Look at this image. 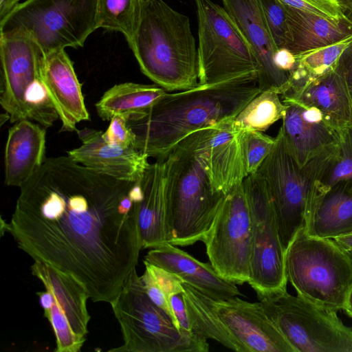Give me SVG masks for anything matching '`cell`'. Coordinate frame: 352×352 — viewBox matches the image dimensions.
I'll use <instances>...</instances> for the list:
<instances>
[{
	"label": "cell",
	"mask_w": 352,
	"mask_h": 352,
	"mask_svg": "<svg viewBox=\"0 0 352 352\" xmlns=\"http://www.w3.org/2000/svg\"><path fill=\"white\" fill-rule=\"evenodd\" d=\"M166 93L157 85L120 83L105 91L96 108L103 120H110L115 116H122L129 120L144 113Z\"/></svg>",
	"instance_id": "cell-27"
},
{
	"label": "cell",
	"mask_w": 352,
	"mask_h": 352,
	"mask_svg": "<svg viewBox=\"0 0 352 352\" xmlns=\"http://www.w3.org/2000/svg\"><path fill=\"white\" fill-rule=\"evenodd\" d=\"M195 4L199 84L258 78L256 56L226 9L212 0H195Z\"/></svg>",
	"instance_id": "cell-10"
},
{
	"label": "cell",
	"mask_w": 352,
	"mask_h": 352,
	"mask_svg": "<svg viewBox=\"0 0 352 352\" xmlns=\"http://www.w3.org/2000/svg\"><path fill=\"white\" fill-rule=\"evenodd\" d=\"M335 69L343 78L352 100V42L341 54Z\"/></svg>",
	"instance_id": "cell-38"
},
{
	"label": "cell",
	"mask_w": 352,
	"mask_h": 352,
	"mask_svg": "<svg viewBox=\"0 0 352 352\" xmlns=\"http://www.w3.org/2000/svg\"><path fill=\"white\" fill-rule=\"evenodd\" d=\"M335 147L300 168L289 153L279 129L273 148L256 171L268 189L285 251L297 232L304 228L316 199L324 195L320 179Z\"/></svg>",
	"instance_id": "cell-6"
},
{
	"label": "cell",
	"mask_w": 352,
	"mask_h": 352,
	"mask_svg": "<svg viewBox=\"0 0 352 352\" xmlns=\"http://www.w3.org/2000/svg\"><path fill=\"white\" fill-rule=\"evenodd\" d=\"M223 8L252 46L259 64L258 87L280 96L289 88V74L274 65L278 50L273 41L258 0H222Z\"/></svg>",
	"instance_id": "cell-17"
},
{
	"label": "cell",
	"mask_w": 352,
	"mask_h": 352,
	"mask_svg": "<svg viewBox=\"0 0 352 352\" xmlns=\"http://www.w3.org/2000/svg\"><path fill=\"white\" fill-rule=\"evenodd\" d=\"M135 182L96 172L68 155L45 158L19 188L1 232L34 261L75 276L94 302L111 304L142 249Z\"/></svg>",
	"instance_id": "cell-1"
},
{
	"label": "cell",
	"mask_w": 352,
	"mask_h": 352,
	"mask_svg": "<svg viewBox=\"0 0 352 352\" xmlns=\"http://www.w3.org/2000/svg\"><path fill=\"white\" fill-rule=\"evenodd\" d=\"M352 260V233L333 239Z\"/></svg>",
	"instance_id": "cell-41"
},
{
	"label": "cell",
	"mask_w": 352,
	"mask_h": 352,
	"mask_svg": "<svg viewBox=\"0 0 352 352\" xmlns=\"http://www.w3.org/2000/svg\"><path fill=\"white\" fill-rule=\"evenodd\" d=\"M144 262L177 275L184 283L215 300L242 295L236 284L222 278L210 263L201 262L170 243L151 248Z\"/></svg>",
	"instance_id": "cell-21"
},
{
	"label": "cell",
	"mask_w": 352,
	"mask_h": 352,
	"mask_svg": "<svg viewBox=\"0 0 352 352\" xmlns=\"http://www.w3.org/2000/svg\"><path fill=\"white\" fill-rule=\"evenodd\" d=\"M285 271L298 296L332 311L343 310L352 288V260L333 239L300 230L285 251Z\"/></svg>",
	"instance_id": "cell-5"
},
{
	"label": "cell",
	"mask_w": 352,
	"mask_h": 352,
	"mask_svg": "<svg viewBox=\"0 0 352 352\" xmlns=\"http://www.w3.org/2000/svg\"><path fill=\"white\" fill-rule=\"evenodd\" d=\"M303 228L310 236L332 239L352 233V181L339 182L318 197Z\"/></svg>",
	"instance_id": "cell-26"
},
{
	"label": "cell",
	"mask_w": 352,
	"mask_h": 352,
	"mask_svg": "<svg viewBox=\"0 0 352 352\" xmlns=\"http://www.w3.org/2000/svg\"><path fill=\"white\" fill-rule=\"evenodd\" d=\"M41 73L61 121V131H74L76 124L89 119L81 85L64 49L44 54Z\"/></svg>",
	"instance_id": "cell-20"
},
{
	"label": "cell",
	"mask_w": 352,
	"mask_h": 352,
	"mask_svg": "<svg viewBox=\"0 0 352 352\" xmlns=\"http://www.w3.org/2000/svg\"><path fill=\"white\" fill-rule=\"evenodd\" d=\"M258 299L295 352H352V328L337 311L293 296L287 289Z\"/></svg>",
	"instance_id": "cell-11"
},
{
	"label": "cell",
	"mask_w": 352,
	"mask_h": 352,
	"mask_svg": "<svg viewBox=\"0 0 352 352\" xmlns=\"http://www.w3.org/2000/svg\"><path fill=\"white\" fill-rule=\"evenodd\" d=\"M251 219V261L248 284L257 297L287 289L285 251L280 241L272 201L257 172L242 182Z\"/></svg>",
	"instance_id": "cell-12"
},
{
	"label": "cell",
	"mask_w": 352,
	"mask_h": 352,
	"mask_svg": "<svg viewBox=\"0 0 352 352\" xmlns=\"http://www.w3.org/2000/svg\"><path fill=\"white\" fill-rule=\"evenodd\" d=\"M352 19V0H337Z\"/></svg>",
	"instance_id": "cell-44"
},
{
	"label": "cell",
	"mask_w": 352,
	"mask_h": 352,
	"mask_svg": "<svg viewBox=\"0 0 352 352\" xmlns=\"http://www.w3.org/2000/svg\"><path fill=\"white\" fill-rule=\"evenodd\" d=\"M282 100L287 109L280 130L289 153L300 168L339 144L340 132L321 111L293 100Z\"/></svg>",
	"instance_id": "cell-16"
},
{
	"label": "cell",
	"mask_w": 352,
	"mask_h": 352,
	"mask_svg": "<svg viewBox=\"0 0 352 352\" xmlns=\"http://www.w3.org/2000/svg\"><path fill=\"white\" fill-rule=\"evenodd\" d=\"M170 302L179 323L180 331L192 332L182 293L172 296L170 298Z\"/></svg>",
	"instance_id": "cell-39"
},
{
	"label": "cell",
	"mask_w": 352,
	"mask_h": 352,
	"mask_svg": "<svg viewBox=\"0 0 352 352\" xmlns=\"http://www.w3.org/2000/svg\"><path fill=\"white\" fill-rule=\"evenodd\" d=\"M183 286L182 296L192 332L205 340L217 341L232 351L242 352L216 313L214 300L187 283Z\"/></svg>",
	"instance_id": "cell-28"
},
{
	"label": "cell",
	"mask_w": 352,
	"mask_h": 352,
	"mask_svg": "<svg viewBox=\"0 0 352 352\" xmlns=\"http://www.w3.org/2000/svg\"><path fill=\"white\" fill-rule=\"evenodd\" d=\"M232 122L200 130L201 153L208 175L214 190L225 195L248 176L241 133L232 129Z\"/></svg>",
	"instance_id": "cell-19"
},
{
	"label": "cell",
	"mask_w": 352,
	"mask_h": 352,
	"mask_svg": "<svg viewBox=\"0 0 352 352\" xmlns=\"http://www.w3.org/2000/svg\"><path fill=\"white\" fill-rule=\"evenodd\" d=\"M128 119L122 116H115L102 137L108 143L122 147H135V135L127 124Z\"/></svg>",
	"instance_id": "cell-36"
},
{
	"label": "cell",
	"mask_w": 352,
	"mask_h": 352,
	"mask_svg": "<svg viewBox=\"0 0 352 352\" xmlns=\"http://www.w3.org/2000/svg\"><path fill=\"white\" fill-rule=\"evenodd\" d=\"M258 1L276 48H285L287 34V12L285 6L279 0Z\"/></svg>",
	"instance_id": "cell-34"
},
{
	"label": "cell",
	"mask_w": 352,
	"mask_h": 352,
	"mask_svg": "<svg viewBox=\"0 0 352 352\" xmlns=\"http://www.w3.org/2000/svg\"><path fill=\"white\" fill-rule=\"evenodd\" d=\"M169 241L175 246L203 241L226 197L217 192L205 168L196 131L164 159Z\"/></svg>",
	"instance_id": "cell-4"
},
{
	"label": "cell",
	"mask_w": 352,
	"mask_h": 352,
	"mask_svg": "<svg viewBox=\"0 0 352 352\" xmlns=\"http://www.w3.org/2000/svg\"><path fill=\"white\" fill-rule=\"evenodd\" d=\"M343 310L346 315L352 318V288L347 296Z\"/></svg>",
	"instance_id": "cell-43"
},
{
	"label": "cell",
	"mask_w": 352,
	"mask_h": 352,
	"mask_svg": "<svg viewBox=\"0 0 352 352\" xmlns=\"http://www.w3.org/2000/svg\"><path fill=\"white\" fill-rule=\"evenodd\" d=\"M8 1V0H0V10H2L5 7Z\"/></svg>",
	"instance_id": "cell-45"
},
{
	"label": "cell",
	"mask_w": 352,
	"mask_h": 352,
	"mask_svg": "<svg viewBox=\"0 0 352 352\" xmlns=\"http://www.w3.org/2000/svg\"><path fill=\"white\" fill-rule=\"evenodd\" d=\"M98 28L96 0H25L0 19V32L25 34L44 54L82 47Z\"/></svg>",
	"instance_id": "cell-9"
},
{
	"label": "cell",
	"mask_w": 352,
	"mask_h": 352,
	"mask_svg": "<svg viewBox=\"0 0 352 352\" xmlns=\"http://www.w3.org/2000/svg\"><path fill=\"white\" fill-rule=\"evenodd\" d=\"M98 28L122 33L129 45L148 0H96Z\"/></svg>",
	"instance_id": "cell-30"
},
{
	"label": "cell",
	"mask_w": 352,
	"mask_h": 352,
	"mask_svg": "<svg viewBox=\"0 0 352 352\" xmlns=\"http://www.w3.org/2000/svg\"><path fill=\"white\" fill-rule=\"evenodd\" d=\"M120 326L123 344L112 352H207V340L183 332L148 296L135 268L110 304Z\"/></svg>",
	"instance_id": "cell-8"
},
{
	"label": "cell",
	"mask_w": 352,
	"mask_h": 352,
	"mask_svg": "<svg viewBox=\"0 0 352 352\" xmlns=\"http://www.w3.org/2000/svg\"><path fill=\"white\" fill-rule=\"evenodd\" d=\"M241 133L244 164L248 175L258 170L273 148L276 137L269 136L260 131H245Z\"/></svg>",
	"instance_id": "cell-33"
},
{
	"label": "cell",
	"mask_w": 352,
	"mask_h": 352,
	"mask_svg": "<svg viewBox=\"0 0 352 352\" xmlns=\"http://www.w3.org/2000/svg\"><path fill=\"white\" fill-rule=\"evenodd\" d=\"M281 98L316 107L340 133L352 128V100L336 69L287 91Z\"/></svg>",
	"instance_id": "cell-23"
},
{
	"label": "cell",
	"mask_w": 352,
	"mask_h": 352,
	"mask_svg": "<svg viewBox=\"0 0 352 352\" xmlns=\"http://www.w3.org/2000/svg\"><path fill=\"white\" fill-rule=\"evenodd\" d=\"M45 128L28 119L9 129L5 147V184L20 188L41 167L45 158Z\"/></svg>",
	"instance_id": "cell-22"
},
{
	"label": "cell",
	"mask_w": 352,
	"mask_h": 352,
	"mask_svg": "<svg viewBox=\"0 0 352 352\" xmlns=\"http://www.w3.org/2000/svg\"><path fill=\"white\" fill-rule=\"evenodd\" d=\"M140 183L142 197L138 203V223L142 245L153 248L169 241L164 160L150 164Z\"/></svg>",
	"instance_id": "cell-24"
},
{
	"label": "cell",
	"mask_w": 352,
	"mask_h": 352,
	"mask_svg": "<svg viewBox=\"0 0 352 352\" xmlns=\"http://www.w3.org/2000/svg\"><path fill=\"white\" fill-rule=\"evenodd\" d=\"M82 144L69 151L74 161L102 175L126 182H137L149 166L148 157L133 146L108 143L102 132L84 128L76 131Z\"/></svg>",
	"instance_id": "cell-18"
},
{
	"label": "cell",
	"mask_w": 352,
	"mask_h": 352,
	"mask_svg": "<svg viewBox=\"0 0 352 352\" xmlns=\"http://www.w3.org/2000/svg\"><path fill=\"white\" fill-rule=\"evenodd\" d=\"M43 56L25 34L0 32V104L11 123L28 119L47 129L59 118L41 77Z\"/></svg>",
	"instance_id": "cell-7"
},
{
	"label": "cell",
	"mask_w": 352,
	"mask_h": 352,
	"mask_svg": "<svg viewBox=\"0 0 352 352\" xmlns=\"http://www.w3.org/2000/svg\"><path fill=\"white\" fill-rule=\"evenodd\" d=\"M216 313L242 352H295L265 314L261 303L237 296L214 300Z\"/></svg>",
	"instance_id": "cell-15"
},
{
	"label": "cell",
	"mask_w": 352,
	"mask_h": 352,
	"mask_svg": "<svg viewBox=\"0 0 352 352\" xmlns=\"http://www.w3.org/2000/svg\"><path fill=\"white\" fill-rule=\"evenodd\" d=\"M142 72L166 91L199 85L198 49L189 18L164 0H148L129 45Z\"/></svg>",
	"instance_id": "cell-3"
},
{
	"label": "cell",
	"mask_w": 352,
	"mask_h": 352,
	"mask_svg": "<svg viewBox=\"0 0 352 352\" xmlns=\"http://www.w3.org/2000/svg\"><path fill=\"white\" fill-rule=\"evenodd\" d=\"M273 91L258 94L239 112L232 122V129L239 133L264 132L283 118L287 105Z\"/></svg>",
	"instance_id": "cell-29"
},
{
	"label": "cell",
	"mask_w": 352,
	"mask_h": 352,
	"mask_svg": "<svg viewBox=\"0 0 352 352\" xmlns=\"http://www.w3.org/2000/svg\"><path fill=\"white\" fill-rule=\"evenodd\" d=\"M203 242L210 263L224 280L248 283L251 219L242 183L227 194Z\"/></svg>",
	"instance_id": "cell-13"
},
{
	"label": "cell",
	"mask_w": 352,
	"mask_h": 352,
	"mask_svg": "<svg viewBox=\"0 0 352 352\" xmlns=\"http://www.w3.org/2000/svg\"><path fill=\"white\" fill-rule=\"evenodd\" d=\"M31 271L52 294L50 307L43 311V315L56 337L55 351H80L86 340L90 320L87 288L73 275L45 263L34 261Z\"/></svg>",
	"instance_id": "cell-14"
},
{
	"label": "cell",
	"mask_w": 352,
	"mask_h": 352,
	"mask_svg": "<svg viewBox=\"0 0 352 352\" xmlns=\"http://www.w3.org/2000/svg\"><path fill=\"white\" fill-rule=\"evenodd\" d=\"M351 42L352 36L297 56L296 67L309 80L321 76L336 69L341 54Z\"/></svg>",
	"instance_id": "cell-32"
},
{
	"label": "cell",
	"mask_w": 352,
	"mask_h": 352,
	"mask_svg": "<svg viewBox=\"0 0 352 352\" xmlns=\"http://www.w3.org/2000/svg\"><path fill=\"white\" fill-rule=\"evenodd\" d=\"M20 0H8L5 7L0 10V19H2Z\"/></svg>",
	"instance_id": "cell-42"
},
{
	"label": "cell",
	"mask_w": 352,
	"mask_h": 352,
	"mask_svg": "<svg viewBox=\"0 0 352 352\" xmlns=\"http://www.w3.org/2000/svg\"><path fill=\"white\" fill-rule=\"evenodd\" d=\"M273 61L277 68L289 74L296 64V58L287 49L280 48L275 52Z\"/></svg>",
	"instance_id": "cell-40"
},
{
	"label": "cell",
	"mask_w": 352,
	"mask_h": 352,
	"mask_svg": "<svg viewBox=\"0 0 352 352\" xmlns=\"http://www.w3.org/2000/svg\"><path fill=\"white\" fill-rule=\"evenodd\" d=\"M285 7L287 22L285 48L295 56L352 36L351 20H335L287 6Z\"/></svg>",
	"instance_id": "cell-25"
},
{
	"label": "cell",
	"mask_w": 352,
	"mask_h": 352,
	"mask_svg": "<svg viewBox=\"0 0 352 352\" xmlns=\"http://www.w3.org/2000/svg\"><path fill=\"white\" fill-rule=\"evenodd\" d=\"M290 8L335 20H351L337 0H279Z\"/></svg>",
	"instance_id": "cell-35"
},
{
	"label": "cell",
	"mask_w": 352,
	"mask_h": 352,
	"mask_svg": "<svg viewBox=\"0 0 352 352\" xmlns=\"http://www.w3.org/2000/svg\"><path fill=\"white\" fill-rule=\"evenodd\" d=\"M341 181H352V128L346 129L341 133L340 142L324 166L320 184L326 192Z\"/></svg>",
	"instance_id": "cell-31"
},
{
	"label": "cell",
	"mask_w": 352,
	"mask_h": 352,
	"mask_svg": "<svg viewBox=\"0 0 352 352\" xmlns=\"http://www.w3.org/2000/svg\"><path fill=\"white\" fill-rule=\"evenodd\" d=\"M140 278L149 298L169 316L175 327L180 330L170 300L161 290L148 269L145 267L144 272Z\"/></svg>",
	"instance_id": "cell-37"
},
{
	"label": "cell",
	"mask_w": 352,
	"mask_h": 352,
	"mask_svg": "<svg viewBox=\"0 0 352 352\" xmlns=\"http://www.w3.org/2000/svg\"><path fill=\"white\" fill-rule=\"evenodd\" d=\"M261 92L258 78L167 92L144 113L128 120L135 135V148L148 157L164 160L192 133L232 122Z\"/></svg>",
	"instance_id": "cell-2"
}]
</instances>
